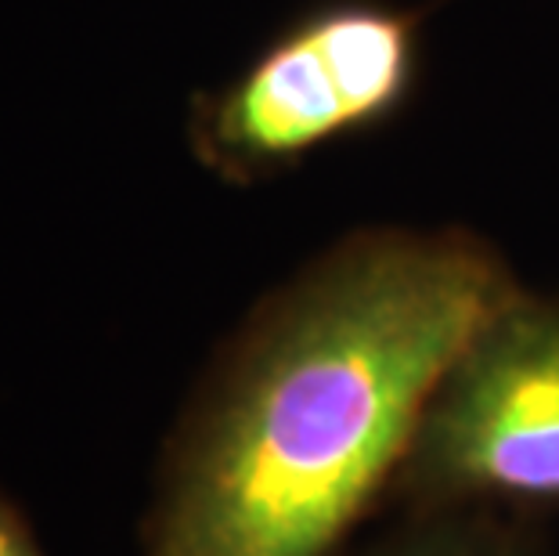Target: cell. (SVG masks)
Returning <instances> with one entry per match:
<instances>
[{
    "label": "cell",
    "mask_w": 559,
    "mask_h": 556,
    "mask_svg": "<svg viewBox=\"0 0 559 556\" xmlns=\"http://www.w3.org/2000/svg\"><path fill=\"white\" fill-rule=\"evenodd\" d=\"M520 286L473 228L368 224L231 329L163 441L141 556H336L466 336Z\"/></svg>",
    "instance_id": "cell-1"
},
{
    "label": "cell",
    "mask_w": 559,
    "mask_h": 556,
    "mask_svg": "<svg viewBox=\"0 0 559 556\" xmlns=\"http://www.w3.org/2000/svg\"><path fill=\"white\" fill-rule=\"evenodd\" d=\"M419 80V11L394 0H321L239 76L202 94L188 141L213 177L257 185L397 120Z\"/></svg>",
    "instance_id": "cell-2"
},
{
    "label": "cell",
    "mask_w": 559,
    "mask_h": 556,
    "mask_svg": "<svg viewBox=\"0 0 559 556\" xmlns=\"http://www.w3.org/2000/svg\"><path fill=\"white\" fill-rule=\"evenodd\" d=\"M390 502L534 513L559 506V297L520 282L423 405Z\"/></svg>",
    "instance_id": "cell-3"
},
{
    "label": "cell",
    "mask_w": 559,
    "mask_h": 556,
    "mask_svg": "<svg viewBox=\"0 0 559 556\" xmlns=\"http://www.w3.org/2000/svg\"><path fill=\"white\" fill-rule=\"evenodd\" d=\"M361 556H549V546L523 513L415 510Z\"/></svg>",
    "instance_id": "cell-4"
},
{
    "label": "cell",
    "mask_w": 559,
    "mask_h": 556,
    "mask_svg": "<svg viewBox=\"0 0 559 556\" xmlns=\"http://www.w3.org/2000/svg\"><path fill=\"white\" fill-rule=\"evenodd\" d=\"M0 556H47L22 506L0 488Z\"/></svg>",
    "instance_id": "cell-5"
}]
</instances>
